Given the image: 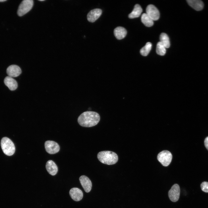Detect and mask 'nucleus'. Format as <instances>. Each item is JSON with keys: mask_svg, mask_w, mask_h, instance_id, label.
Here are the masks:
<instances>
[{"mask_svg": "<svg viewBox=\"0 0 208 208\" xmlns=\"http://www.w3.org/2000/svg\"><path fill=\"white\" fill-rule=\"evenodd\" d=\"M100 116L97 113L87 111L82 113L77 119L79 124L81 126L91 127L96 125L100 120Z\"/></svg>", "mask_w": 208, "mask_h": 208, "instance_id": "f257e3e1", "label": "nucleus"}, {"mask_svg": "<svg viewBox=\"0 0 208 208\" xmlns=\"http://www.w3.org/2000/svg\"><path fill=\"white\" fill-rule=\"evenodd\" d=\"M97 158L102 163L109 165L115 164L118 160V156L116 153L108 151L99 152Z\"/></svg>", "mask_w": 208, "mask_h": 208, "instance_id": "f03ea898", "label": "nucleus"}, {"mask_svg": "<svg viewBox=\"0 0 208 208\" xmlns=\"http://www.w3.org/2000/svg\"><path fill=\"white\" fill-rule=\"evenodd\" d=\"M1 146L4 153L10 156L12 155L15 151V146L12 141L7 137L2 138L1 141Z\"/></svg>", "mask_w": 208, "mask_h": 208, "instance_id": "7ed1b4c3", "label": "nucleus"}, {"mask_svg": "<svg viewBox=\"0 0 208 208\" xmlns=\"http://www.w3.org/2000/svg\"><path fill=\"white\" fill-rule=\"evenodd\" d=\"M34 4L32 0H24L20 4L17 13L20 16H22L28 12L32 8Z\"/></svg>", "mask_w": 208, "mask_h": 208, "instance_id": "20e7f679", "label": "nucleus"}, {"mask_svg": "<svg viewBox=\"0 0 208 208\" xmlns=\"http://www.w3.org/2000/svg\"><path fill=\"white\" fill-rule=\"evenodd\" d=\"M157 158L163 166H167L171 162L172 155L170 152L164 150L160 152L158 154Z\"/></svg>", "mask_w": 208, "mask_h": 208, "instance_id": "39448f33", "label": "nucleus"}, {"mask_svg": "<svg viewBox=\"0 0 208 208\" xmlns=\"http://www.w3.org/2000/svg\"><path fill=\"white\" fill-rule=\"evenodd\" d=\"M180 192V188L178 184H175L172 186L168 192V196L171 201L176 202L179 200Z\"/></svg>", "mask_w": 208, "mask_h": 208, "instance_id": "423d86ee", "label": "nucleus"}, {"mask_svg": "<svg viewBox=\"0 0 208 208\" xmlns=\"http://www.w3.org/2000/svg\"><path fill=\"white\" fill-rule=\"evenodd\" d=\"M44 146L46 151L49 154H54L57 153L60 150V146L56 142L51 140L46 141Z\"/></svg>", "mask_w": 208, "mask_h": 208, "instance_id": "0eeeda50", "label": "nucleus"}, {"mask_svg": "<svg viewBox=\"0 0 208 208\" xmlns=\"http://www.w3.org/2000/svg\"><path fill=\"white\" fill-rule=\"evenodd\" d=\"M146 13L153 21H157L159 19V11L153 5L150 4L148 5L146 7Z\"/></svg>", "mask_w": 208, "mask_h": 208, "instance_id": "6e6552de", "label": "nucleus"}, {"mask_svg": "<svg viewBox=\"0 0 208 208\" xmlns=\"http://www.w3.org/2000/svg\"><path fill=\"white\" fill-rule=\"evenodd\" d=\"M6 73L8 76L11 77H18L21 73V70L19 66L16 65H12L7 68Z\"/></svg>", "mask_w": 208, "mask_h": 208, "instance_id": "1a4fd4ad", "label": "nucleus"}, {"mask_svg": "<svg viewBox=\"0 0 208 208\" xmlns=\"http://www.w3.org/2000/svg\"><path fill=\"white\" fill-rule=\"evenodd\" d=\"M79 180L85 191L87 193L89 192L92 187V182L85 175H82L79 177Z\"/></svg>", "mask_w": 208, "mask_h": 208, "instance_id": "9d476101", "label": "nucleus"}, {"mask_svg": "<svg viewBox=\"0 0 208 208\" xmlns=\"http://www.w3.org/2000/svg\"><path fill=\"white\" fill-rule=\"evenodd\" d=\"M102 13V10L100 9H95L91 10L87 15L88 21L92 23L95 22L100 17Z\"/></svg>", "mask_w": 208, "mask_h": 208, "instance_id": "9b49d317", "label": "nucleus"}, {"mask_svg": "<svg viewBox=\"0 0 208 208\" xmlns=\"http://www.w3.org/2000/svg\"><path fill=\"white\" fill-rule=\"evenodd\" d=\"M69 194L71 198L74 200L78 201L82 199L83 194L82 191L77 187L71 188L69 191Z\"/></svg>", "mask_w": 208, "mask_h": 208, "instance_id": "f8f14e48", "label": "nucleus"}, {"mask_svg": "<svg viewBox=\"0 0 208 208\" xmlns=\"http://www.w3.org/2000/svg\"><path fill=\"white\" fill-rule=\"evenodd\" d=\"M46 168L48 172L52 176L55 175L57 172V167L52 160H49L47 162Z\"/></svg>", "mask_w": 208, "mask_h": 208, "instance_id": "ddd939ff", "label": "nucleus"}, {"mask_svg": "<svg viewBox=\"0 0 208 208\" xmlns=\"http://www.w3.org/2000/svg\"><path fill=\"white\" fill-rule=\"evenodd\" d=\"M4 82L5 85L11 90H15L18 87L17 81L12 77H6L4 79Z\"/></svg>", "mask_w": 208, "mask_h": 208, "instance_id": "4468645a", "label": "nucleus"}, {"mask_svg": "<svg viewBox=\"0 0 208 208\" xmlns=\"http://www.w3.org/2000/svg\"><path fill=\"white\" fill-rule=\"evenodd\" d=\"M127 34L126 29L123 27H118L114 30V34L116 38L118 40L124 38Z\"/></svg>", "mask_w": 208, "mask_h": 208, "instance_id": "2eb2a0df", "label": "nucleus"}, {"mask_svg": "<svg viewBox=\"0 0 208 208\" xmlns=\"http://www.w3.org/2000/svg\"><path fill=\"white\" fill-rule=\"evenodd\" d=\"M187 1L188 4L196 10H201L203 8V3L201 0H187Z\"/></svg>", "mask_w": 208, "mask_h": 208, "instance_id": "dca6fc26", "label": "nucleus"}, {"mask_svg": "<svg viewBox=\"0 0 208 208\" xmlns=\"http://www.w3.org/2000/svg\"><path fill=\"white\" fill-rule=\"evenodd\" d=\"M142 10L140 6L138 4H136L132 12L128 15L129 18H133L139 17L141 15Z\"/></svg>", "mask_w": 208, "mask_h": 208, "instance_id": "f3484780", "label": "nucleus"}, {"mask_svg": "<svg viewBox=\"0 0 208 208\" xmlns=\"http://www.w3.org/2000/svg\"><path fill=\"white\" fill-rule=\"evenodd\" d=\"M141 20L143 23L146 27H150L153 24V21L146 13L142 15Z\"/></svg>", "mask_w": 208, "mask_h": 208, "instance_id": "a211bd4d", "label": "nucleus"}, {"mask_svg": "<svg viewBox=\"0 0 208 208\" xmlns=\"http://www.w3.org/2000/svg\"><path fill=\"white\" fill-rule=\"evenodd\" d=\"M160 42L166 48H168L170 46L169 39L167 35L165 33L161 34L160 36Z\"/></svg>", "mask_w": 208, "mask_h": 208, "instance_id": "6ab92c4d", "label": "nucleus"}, {"mask_svg": "<svg viewBox=\"0 0 208 208\" xmlns=\"http://www.w3.org/2000/svg\"><path fill=\"white\" fill-rule=\"evenodd\" d=\"M152 44L150 42H147L145 46L140 50V53L143 56H146L149 53L152 47Z\"/></svg>", "mask_w": 208, "mask_h": 208, "instance_id": "aec40b11", "label": "nucleus"}, {"mask_svg": "<svg viewBox=\"0 0 208 208\" xmlns=\"http://www.w3.org/2000/svg\"><path fill=\"white\" fill-rule=\"evenodd\" d=\"M166 48L160 42H158L157 44L156 52L157 53L160 55H164L166 53Z\"/></svg>", "mask_w": 208, "mask_h": 208, "instance_id": "412c9836", "label": "nucleus"}, {"mask_svg": "<svg viewBox=\"0 0 208 208\" xmlns=\"http://www.w3.org/2000/svg\"><path fill=\"white\" fill-rule=\"evenodd\" d=\"M202 190L206 193H208V182L204 181L202 182L200 185Z\"/></svg>", "mask_w": 208, "mask_h": 208, "instance_id": "4be33fe9", "label": "nucleus"}, {"mask_svg": "<svg viewBox=\"0 0 208 208\" xmlns=\"http://www.w3.org/2000/svg\"><path fill=\"white\" fill-rule=\"evenodd\" d=\"M204 144L205 147L208 150V137H206L205 140Z\"/></svg>", "mask_w": 208, "mask_h": 208, "instance_id": "5701e85b", "label": "nucleus"}, {"mask_svg": "<svg viewBox=\"0 0 208 208\" xmlns=\"http://www.w3.org/2000/svg\"><path fill=\"white\" fill-rule=\"evenodd\" d=\"M6 1V0H0V2H4Z\"/></svg>", "mask_w": 208, "mask_h": 208, "instance_id": "b1692460", "label": "nucleus"}, {"mask_svg": "<svg viewBox=\"0 0 208 208\" xmlns=\"http://www.w3.org/2000/svg\"><path fill=\"white\" fill-rule=\"evenodd\" d=\"M39 1H44V0H39Z\"/></svg>", "mask_w": 208, "mask_h": 208, "instance_id": "393cba45", "label": "nucleus"}]
</instances>
